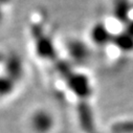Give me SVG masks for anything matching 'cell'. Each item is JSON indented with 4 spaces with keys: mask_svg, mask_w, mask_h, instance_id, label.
Here are the masks:
<instances>
[{
    "mask_svg": "<svg viewBox=\"0 0 133 133\" xmlns=\"http://www.w3.org/2000/svg\"><path fill=\"white\" fill-rule=\"evenodd\" d=\"M90 39L95 45L103 46L111 40V32L105 24L96 23L90 30Z\"/></svg>",
    "mask_w": 133,
    "mask_h": 133,
    "instance_id": "1",
    "label": "cell"
},
{
    "mask_svg": "<svg viewBox=\"0 0 133 133\" xmlns=\"http://www.w3.org/2000/svg\"><path fill=\"white\" fill-rule=\"evenodd\" d=\"M114 44L124 51L133 50V37L129 32H121L113 38Z\"/></svg>",
    "mask_w": 133,
    "mask_h": 133,
    "instance_id": "2",
    "label": "cell"
},
{
    "mask_svg": "<svg viewBox=\"0 0 133 133\" xmlns=\"http://www.w3.org/2000/svg\"><path fill=\"white\" fill-rule=\"evenodd\" d=\"M13 11V0H0V27L9 20Z\"/></svg>",
    "mask_w": 133,
    "mask_h": 133,
    "instance_id": "3",
    "label": "cell"
},
{
    "mask_svg": "<svg viewBox=\"0 0 133 133\" xmlns=\"http://www.w3.org/2000/svg\"><path fill=\"white\" fill-rule=\"evenodd\" d=\"M129 3L127 0H115L114 2V14L119 21H126L128 19Z\"/></svg>",
    "mask_w": 133,
    "mask_h": 133,
    "instance_id": "4",
    "label": "cell"
},
{
    "mask_svg": "<svg viewBox=\"0 0 133 133\" xmlns=\"http://www.w3.org/2000/svg\"><path fill=\"white\" fill-rule=\"evenodd\" d=\"M127 32H129V34L133 37V21L128 25V28H127Z\"/></svg>",
    "mask_w": 133,
    "mask_h": 133,
    "instance_id": "5",
    "label": "cell"
}]
</instances>
